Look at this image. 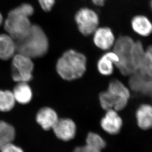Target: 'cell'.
<instances>
[{
  "label": "cell",
  "instance_id": "obj_26",
  "mask_svg": "<svg viewBox=\"0 0 152 152\" xmlns=\"http://www.w3.org/2000/svg\"><path fill=\"white\" fill-rule=\"evenodd\" d=\"M93 4L97 6H103L106 0H92Z\"/></svg>",
  "mask_w": 152,
  "mask_h": 152
},
{
  "label": "cell",
  "instance_id": "obj_14",
  "mask_svg": "<svg viewBox=\"0 0 152 152\" xmlns=\"http://www.w3.org/2000/svg\"><path fill=\"white\" fill-rule=\"evenodd\" d=\"M58 119L56 112L53 109L47 107L41 109L36 115L38 123L46 131L52 129Z\"/></svg>",
  "mask_w": 152,
  "mask_h": 152
},
{
  "label": "cell",
  "instance_id": "obj_25",
  "mask_svg": "<svg viewBox=\"0 0 152 152\" xmlns=\"http://www.w3.org/2000/svg\"><path fill=\"white\" fill-rule=\"evenodd\" d=\"M0 151L1 152H24L21 148L13 143L6 145L1 148Z\"/></svg>",
  "mask_w": 152,
  "mask_h": 152
},
{
  "label": "cell",
  "instance_id": "obj_11",
  "mask_svg": "<svg viewBox=\"0 0 152 152\" xmlns=\"http://www.w3.org/2000/svg\"><path fill=\"white\" fill-rule=\"evenodd\" d=\"M116 39L112 30L108 27L97 28L94 32L93 42L99 49L107 50L115 44Z\"/></svg>",
  "mask_w": 152,
  "mask_h": 152
},
{
  "label": "cell",
  "instance_id": "obj_24",
  "mask_svg": "<svg viewBox=\"0 0 152 152\" xmlns=\"http://www.w3.org/2000/svg\"><path fill=\"white\" fill-rule=\"evenodd\" d=\"M41 7L45 12L52 10L55 4V0H38Z\"/></svg>",
  "mask_w": 152,
  "mask_h": 152
},
{
  "label": "cell",
  "instance_id": "obj_8",
  "mask_svg": "<svg viewBox=\"0 0 152 152\" xmlns=\"http://www.w3.org/2000/svg\"><path fill=\"white\" fill-rule=\"evenodd\" d=\"M129 78L128 87L131 91L148 97L152 102V77L138 71Z\"/></svg>",
  "mask_w": 152,
  "mask_h": 152
},
{
  "label": "cell",
  "instance_id": "obj_19",
  "mask_svg": "<svg viewBox=\"0 0 152 152\" xmlns=\"http://www.w3.org/2000/svg\"><path fill=\"white\" fill-rule=\"evenodd\" d=\"M131 54L132 64L135 70L138 72L142 66L145 54V50L141 42L140 41L134 42Z\"/></svg>",
  "mask_w": 152,
  "mask_h": 152
},
{
  "label": "cell",
  "instance_id": "obj_23",
  "mask_svg": "<svg viewBox=\"0 0 152 152\" xmlns=\"http://www.w3.org/2000/svg\"><path fill=\"white\" fill-rule=\"evenodd\" d=\"M101 150L86 144L83 146L77 147L73 152H101Z\"/></svg>",
  "mask_w": 152,
  "mask_h": 152
},
{
  "label": "cell",
  "instance_id": "obj_18",
  "mask_svg": "<svg viewBox=\"0 0 152 152\" xmlns=\"http://www.w3.org/2000/svg\"><path fill=\"white\" fill-rule=\"evenodd\" d=\"M15 137V131L12 125L0 121V150L9 144L13 143Z\"/></svg>",
  "mask_w": 152,
  "mask_h": 152
},
{
  "label": "cell",
  "instance_id": "obj_21",
  "mask_svg": "<svg viewBox=\"0 0 152 152\" xmlns=\"http://www.w3.org/2000/svg\"><path fill=\"white\" fill-rule=\"evenodd\" d=\"M139 71L152 77V45L145 50V57Z\"/></svg>",
  "mask_w": 152,
  "mask_h": 152
},
{
  "label": "cell",
  "instance_id": "obj_15",
  "mask_svg": "<svg viewBox=\"0 0 152 152\" xmlns=\"http://www.w3.org/2000/svg\"><path fill=\"white\" fill-rule=\"evenodd\" d=\"M131 26L135 33L142 37H147L152 33V22L143 15L135 16L131 21Z\"/></svg>",
  "mask_w": 152,
  "mask_h": 152
},
{
  "label": "cell",
  "instance_id": "obj_9",
  "mask_svg": "<svg viewBox=\"0 0 152 152\" xmlns=\"http://www.w3.org/2000/svg\"><path fill=\"white\" fill-rule=\"evenodd\" d=\"M104 116L100 121V126L104 131L110 135L119 134L123 126V120L118 111L114 109L106 111Z\"/></svg>",
  "mask_w": 152,
  "mask_h": 152
},
{
  "label": "cell",
  "instance_id": "obj_17",
  "mask_svg": "<svg viewBox=\"0 0 152 152\" xmlns=\"http://www.w3.org/2000/svg\"><path fill=\"white\" fill-rule=\"evenodd\" d=\"M13 96L16 102L21 104H26L31 101L33 93L27 83H18L13 89Z\"/></svg>",
  "mask_w": 152,
  "mask_h": 152
},
{
  "label": "cell",
  "instance_id": "obj_3",
  "mask_svg": "<svg viewBox=\"0 0 152 152\" xmlns=\"http://www.w3.org/2000/svg\"><path fill=\"white\" fill-rule=\"evenodd\" d=\"M131 97V91L122 81L114 79L109 83L106 91L99 94L101 107L105 110L114 109L118 112L125 109Z\"/></svg>",
  "mask_w": 152,
  "mask_h": 152
},
{
  "label": "cell",
  "instance_id": "obj_7",
  "mask_svg": "<svg viewBox=\"0 0 152 152\" xmlns=\"http://www.w3.org/2000/svg\"><path fill=\"white\" fill-rule=\"evenodd\" d=\"M75 21L80 32L86 36L94 33L99 24V17L96 12L91 9L83 7L77 11Z\"/></svg>",
  "mask_w": 152,
  "mask_h": 152
},
{
  "label": "cell",
  "instance_id": "obj_6",
  "mask_svg": "<svg viewBox=\"0 0 152 152\" xmlns=\"http://www.w3.org/2000/svg\"><path fill=\"white\" fill-rule=\"evenodd\" d=\"M12 59V77L13 80L17 83H27L31 80L34 66L31 58L17 53Z\"/></svg>",
  "mask_w": 152,
  "mask_h": 152
},
{
  "label": "cell",
  "instance_id": "obj_28",
  "mask_svg": "<svg viewBox=\"0 0 152 152\" xmlns=\"http://www.w3.org/2000/svg\"><path fill=\"white\" fill-rule=\"evenodd\" d=\"M150 7H151V9L152 10V0H151V1H150Z\"/></svg>",
  "mask_w": 152,
  "mask_h": 152
},
{
  "label": "cell",
  "instance_id": "obj_20",
  "mask_svg": "<svg viewBox=\"0 0 152 152\" xmlns=\"http://www.w3.org/2000/svg\"><path fill=\"white\" fill-rule=\"evenodd\" d=\"M15 102L13 92L0 90V111L9 112L13 109Z\"/></svg>",
  "mask_w": 152,
  "mask_h": 152
},
{
  "label": "cell",
  "instance_id": "obj_16",
  "mask_svg": "<svg viewBox=\"0 0 152 152\" xmlns=\"http://www.w3.org/2000/svg\"><path fill=\"white\" fill-rule=\"evenodd\" d=\"M15 41L9 34H0V60L6 61L15 54Z\"/></svg>",
  "mask_w": 152,
  "mask_h": 152
},
{
  "label": "cell",
  "instance_id": "obj_5",
  "mask_svg": "<svg viewBox=\"0 0 152 152\" xmlns=\"http://www.w3.org/2000/svg\"><path fill=\"white\" fill-rule=\"evenodd\" d=\"M134 41L128 36H122L115 41L113 51L116 54L119 61L115 66L125 76H131L137 72L132 64L131 48Z\"/></svg>",
  "mask_w": 152,
  "mask_h": 152
},
{
  "label": "cell",
  "instance_id": "obj_22",
  "mask_svg": "<svg viewBox=\"0 0 152 152\" xmlns=\"http://www.w3.org/2000/svg\"><path fill=\"white\" fill-rule=\"evenodd\" d=\"M86 144L102 150L105 148L106 143L103 138L98 134L90 132L88 134L86 139Z\"/></svg>",
  "mask_w": 152,
  "mask_h": 152
},
{
  "label": "cell",
  "instance_id": "obj_1",
  "mask_svg": "<svg viewBox=\"0 0 152 152\" xmlns=\"http://www.w3.org/2000/svg\"><path fill=\"white\" fill-rule=\"evenodd\" d=\"M34 10L29 4H22L9 12L4 20V28L15 42L24 39L29 34L32 25L29 17Z\"/></svg>",
  "mask_w": 152,
  "mask_h": 152
},
{
  "label": "cell",
  "instance_id": "obj_2",
  "mask_svg": "<svg viewBox=\"0 0 152 152\" xmlns=\"http://www.w3.org/2000/svg\"><path fill=\"white\" fill-rule=\"evenodd\" d=\"M15 43L17 53L31 59L42 57L49 49L47 36L42 28L37 25H32L27 36Z\"/></svg>",
  "mask_w": 152,
  "mask_h": 152
},
{
  "label": "cell",
  "instance_id": "obj_12",
  "mask_svg": "<svg viewBox=\"0 0 152 152\" xmlns=\"http://www.w3.org/2000/svg\"><path fill=\"white\" fill-rule=\"evenodd\" d=\"M135 118L139 129L147 131L152 129V105L143 103L135 112Z\"/></svg>",
  "mask_w": 152,
  "mask_h": 152
},
{
  "label": "cell",
  "instance_id": "obj_27",
  "mask_svg": "<svg viewBox=\"0 0 152 152\" xmlns=\"http://www.w3.org/2000/svg\"><path fill=\"white\" fill-rule=\"evenodd\" d=\"M3 23V17L1 13H0V26Z\"/></svg>",
  "mask_w": 152,
  "mask_h": 152
},
{
  "label": "cell",
  "instance_id": "obj_10",
  "mask_svg": "<svg viewBox=\"0 0 152 152\" xmlns=\"http://www.w3.org/2000/svg\"><path fill=\"white\" fill-rule=\"evenodd\" d=\"M52 129L58 138L65 141L70 140L76 135V126L71 119H58Z\"/></svg>",
  "mask_w": 152,
  "mask_h": 152
},
{
  "label": "cell",
  "instance_id": "obj_13",
  "mask_svg": "<svg viewBox=\"0 0 152 152\" xmlns=\"http://www.w3.org/2000/svg\"><path fill=\"white\" fill-rule=\"evenodd\" d=\"M118 61V56L113 51L108 52L103 55L98 61V70L104 76L111 75L113 73L115 66Z\"/></svg>",
  "mask_w": 152,
  "mask_h": 152
},
{
  "label": "cell",
  "instance_id": "obj_4",
  "mask_svg": "<svg viewBox=\"0 0 152 152\" xmlns=\"http://www.w3.org/2000/svg\"><path fill=\"white\" fill-rule=\"evenodd\" d=\"M86 57L74 50L67 51L59 58L56 70L62 78L68 81L81 77L86 70Z\"/></svg>",
  "mask_w": 152,
  "mask_h": 152
}]
</instances>
